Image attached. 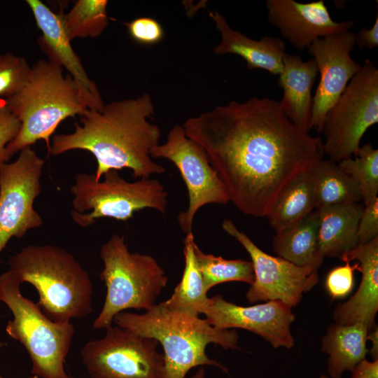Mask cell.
Instances as JSON below:
<instances>
[{
	"label": "cell",
	"mask_w": 378,
	"mask_h": 378,
	"mask_svg": "<svg viewBox=\"0 0 378 378\" xmlns=\"http://www.w3.org/2000/svg\"><path fill=\"white\" fill-rule=\"evenodd\" d=\"M206 153L242 213L266 217L279 193L323 159V141L299 129L279 102L252 97L230 101L182 125Z\"/></svg>",
	"instance_id": "cell-1"
},
{
	"label": "cell",
	"mask_w": 378,
	"mask_h": 378,
	"mask_svg": "<svg viewBox=\"0 0 378 378\" xmlns=\"http://www.w3.org/2000/svg\"><path fill=\"white\" fill-rule=\"evenodd\" d=\"M154 113L149 93L108 103L101 111L87 108L72 133L53 136L48 153L89 151L97 161L96 181L110 170L124 168L131 169L134 178L162 174L164 167L150 155L161 136L160 127L148 121Z\"/></svg>",
	"instance_id": "cell-2"
},
{
	"label": "cell",
	"mask_w": 378,
	"mask_h": 378,
	"mask_svg": "<svg viewBox=\"0 0 378 378\" xmlns=\"http://www.w3.org/2000/svg\"><path fill=\"white\" fill-rule=\"evenodd\" d=\"M113 321L120 328L161 344L164 378H185L192 368L205 365L217 366L228 373L222 364L206 356V346L213 343L225 349L238 348L239 336L234 330L215 328L199 316L170 309L162 302L141 314L122 312Z\"/></svg>",
	"instance_id": "cell-3"
},
{
	"label": "cell",
	"mask_w": 378,
	"mask_h": 378,
	"mask_svg": "<svg viewBox=\"0 0 378 378\" xmlns=\"http://www.w3.org/2000/svg\"><path fill=\"white\" fill-rule=\"evenodd\" d=\"M9 270L21 284L38 291V305L52 321L71 322L92 311L93 285L82 265L64 248L29 245L8 260Z\"/></svg>",
	"instance_id": "cell-4"
},
{
	"label": "cell",
	"mask_w": 378,
	"mask_h": 378,
	"mask_svg": "<svg viewBox=\"0 0 378 378\" xmlns=\"http://www.w3.org/2000/svg\"><path fill=\"white\" fill-rule=\"evenodd\" d=\"M4 104L20 122L18 135L6 146L10 158L41 139L49 150L50 137L59 124L88 108L73 78L64 76L57 63L43 59L31 66L25 85Z\"/></svg>",
	"instance_id": "cell-5"
},
{
	"label": "cell",
	"mask_w": 378,
	"mask_h": 378,
	"mask_svg": "<svg viewBox=\"0 0 378 378\" xmlns=\"http://www.w3.org/2000/svg\"><path fill=\"white\" fill-rule=\"evenodd\" d=\"M21 284L10 270L0 275V302L13 315L6 324V333L27 351L34 376L73 378L64 369L75 332L73 324L56 322L48 317L37 303L22 294Z\"/></svg>",
	"instance_id": "cell-6"
},
{
	"label": "cell",
	"mask_w": 378,
	"mask_h": 378,
	"mask_svg": "<svg viewBox=\"0 0 378 378\" xmlns=\"http://www.w3.org/2000/svg\"><path fill=\"white\" fill-rule=\"evenodd\" d=\"M103 269L100 278L106 294L102 309L92 323L94 329L106 328L114 317L128 309L148 310L167 284L168 278L150 255L131 253L118 234L102 246Z\"/></svg>",
	"instance_id": "cell-7"
},
{
	"label": "cell",
	"mask_w": 378,
	"mask_h": 378,
	"mask_svg": "<svg viewBox=\"0 0 378 378\" xmlns=\"http://www.w3.org/2000/svg\"><path fill=\"white\" fill-rule=\"evenodd\" d=\"M103 176L102 181H96L94 174L86 173L75 176L71 188L74 196L71 216L80 227H89L101 218L126 221L144 209L166 212L168 194L158 179L130 182L117 170H110Z\"/></svg>",
	"instance_id": "cell-8"
},
{
	"label": "cell",
	"mask_w": 378,
	"mask_h": 378,
	"mask_svg": "<svg viewBox=\"0 0 378 378\" xmlns=\"http://www.w3.org/2000/svg\"><path fill=\"white\" fill-rule=\"evenodd\" d=\"M378 122V69L366 59L326 113L323 153L338 163L352 158L367 130Z\"/></svg>",
	"instance_id": "cell-9"
},
{
	"label": "cell",
	"mask_w": 378,
	"mask_h": 378,
	"mask_svg": "<svg viewBox=\"0 0 378 378\" xmlns=\"http://www.w3.org/2000/svg\"><path fill=\"white\" fill-rule=\"evenodd\" d=\"M102 338L80 350L91 378H164V355L158 342L118 326H108Z\"/></svg>",
	"instance_id": "cell-10"
},
{
	"label": "cell",
	"mask_w": 378,
	"mask_h": 378,
	"mask_svg": "<svg viewBox=\"0 0 378 378\" xmlns=\"http://www.w3.org/2000/svg\"><path fill=\"white\" fill-rule=\"evenodd\" d=\"M152 158H164L178 169L188 191V204L178 215L181 229L192 232L197 212L209 204H225L230 202L226 188L210 164L204 148L189 138L182 125H174L166 141L150 151Z\"/></svg>",
	"instance_id": "cell-11"
},
{
	"label": "cell",
	"mask_w": 378,
	"mask_h": 378,
	"mask_svg": "<svg viewBox=\"0 0 378 378\" xmlns=\"http://www.w3.org/2000/svg\"><path fill=\"white\" fill-rule=\"evenodd\" d=\"M44 163L27 146L15 162L0 167V254L12 237L20 238L43 224L34 202L41 190Z\"/></svg>",
	"instance_id": "cell-12"
},
{
	"label": "cell",
	"mask_w": 378,
	"mask_h": 378,
	"mask_svg": "<svg viewBox=\"0 0 378 378\" xmlns=\"http://www.w3.org/2000/svg\"><path fill=\"white\" fill-rule=\"evenodd\" d=\"M223 230L234 238L249 254L254 281L246 294L249 303L280 301L290 307L300 302L304 293L318 282V270L299 267L261 250L231 220H224Z\"/></svg>",
	"instance_id": "cell-13"
},
{
	"label": "cell",
	"mask_w": 378,
	"mask_h": 378,
	"mask_svg": "<svg viewBox=\"0 0 378 378\" xmlns=\"http://www.w3.org/2000/svg\"><path fill=\"white\" fill-rule=\"evenodd\" d=\"M355 34L350 30L315 40L308 52L315 60L320 80L312 98L309 130L321 133L324 118L361 65L351 57Z\"/></svg>",
	"instance_id": "cell-14"
},
{
	"label": "cell",
	"mask_w": 378,
	"mask_h": 378,
	"mask_svg": "<svg viewBox=\"0 0 378 378\" xmlns=\"http://www.w3.org/2000/svg\"><path fill=\"white\" fill-rule=\"evenodd\" d=\"M202 314L215 328L247 330L260 336L274 348L290 349L295 345L290 332L295 315L291 307L280 301L270 300L243 307L216 295L208 298Z\"/></svg>",
	"instance_id": "cell-15"
},
{
	"label": "cell",
	"mask_w": 378,
	"mask_h": 378,
	"mask_svg": "<svg viewBox=\"0 0 378 378\" xmlns=\"http://www.w3.org/2000/svg\"><path fill=\"white\" fill-rule=\"evenodd\" d=\"M266 8L268 21L298 50L319 38L350 30L354 24L352 20L334 21L323 0H267Z\"/></svg>",
	"instance_id": "cell-16"
},
{
	"label": "cell",
	"mask_w": 378,
	"mask_h": 378,
	"mask_svg": "<svg viewBox=\"0 0 378 378\" xmlns=\"http://www.w3.org/2000/svg\"><path fill=\"white\" fill-rule=\"evenodd\" d=\"M37 27L42 35L38 38L41 50L48 59L69 72L78 85L88 108L101 111L104 104L96 83L88 76L82 62L66 35L59 14L39 0H27Z\"/></svg>",
	"instance_id": "cell-17"
},
{
	"label": "cell",
	"mask_w": 378,
	"mask_h": 378,
	"mask_svg": "<svg viewBox=\"0 0 378 378\" xmlns=\"http://www.w3.org/2000/svg\"><path fill=\"white\" fill-rule=\"evenodd\" d=\"M340 259L344 262L357 261L362 276L353 296L336 306L332 315L335 323L346 326L360 323L370 331L375 327L378 311V237L357 245Z\"/></svg>",
	"instance_id": "cell-18"
},
{
	"label": "cell",
	"mask_w": 378,
	"mask_h": 378,
	"mask_svg": "<svg viewBox=\"0 0 378 378\" xmlns=\"http://www.w3.org/2000/svg\"><path fill=\"white\" fill-rule=\"evenodd\" d=\"M209 15L220 35L219 43L214 48L216 54L237 55L246 61L249 69H261L274 75L281 72L286 53L282 39L267 36L254 40L233 29L218 11H211Z\"/></svg>",
	"instance_id": "cell-19"
},
{
	"label": "cell",
	"mask_w": 378,
	"mask_h": 378,
	"mask_svg": "<svg viewBox=\"0 0 378 378\" xmlns=\"http://www.w3.org/2000/svg\"><path fill=\"white\" fill-rule=\"evenodd\" d=\"M318 73L313 58L303 61L300 55H284L278 81L284 94L279 102L285 115L306 132H309L312 90Z\"/></svg>",
	"instance_id": "cell-20"
},
{
	"label": "cell",
	"mask_w": 378,
	"mask_h": 378,
	"mask_svg": "<svg viewBox=\"0 0 378 378\" xmlns=\"http://www.w3.org/2000/svg\"><path fill=\"white\" fill-rule=\"evenodd\" d=\"M363 206L351 203L317 210L318 241L323 258H340L358 245V226Z\"/></svg>",
	"instance_id": "cell-21"
},
{
	"label": "cell",
	"mask_w": 378,
	"mask_h": 378,
	"mask_svg": "<svg viewBox=\"0 0 378 378\" xmlns=\"http://www.w3.org/2000/svg\"><path fill=\"white\" fill-rule=\"evenodd\" d=\"M369 332L360 323L328 326L322 339L321 350L329 356L328 373L331 378H341L344 372L351 371L365 358Z\"/></svg>",
	"instance_id": "cell-22"
},
{
	"label": "cell",
	"mask_w": 378,
	"mask_h": 378,
	"mask_svg": "<svg viewBox=\"0 0 378 378\" xmlns=\"http://www.w3.org/2000/svg\"><path fill=\"white\" fill-rule=\"evenodd\" d=\"M273 248L279 257L295 265L318 270L324 258L318 246L317 210L276 232L273 238Z\"/></svg>",
	"instance_id": "cell-23"
},
{
	"label": "cell",
	"mask_w": 378,
	"mask_h": 378,
	"mask_svg": "<svg viewBox=\"0 0 378 378\" xmlns=\"http://www.w3.org/2000/svg\"><path fill=\"white\" fill-rule=\"evenodd\" d=\"M311 169L296 177L279 193L266 216L276 233L298 223L315 209Z\"/></svg>",
	"instance_id": "cell-24"
},
{
	"label": "cell",
	"mask_w": 378,
	"mask_h": 378,
	"mask_svg": "<svg viewBox=\"0 0 378 378\" xmlns=\"http://www.w3.org/2000/svg\"><path fill=\"white\" fill-rule=\"evenodd\" d=\"M315 194V209L358 203L362 200L358 183L337 163L321 160L311 169Z\"/></svg>",
	"instance_id": "cell-25"
},
{
	"label": "cell",
	"mask_w": 378,
	"mask_h": 378,
	"mask_svg": "<svg viewBox=\"0 0 378 378\" xmlns=\"http://www.w3.org/2000/svg\"><path fill=\"white\" fill-rule=\"evenodd\" d=\"M194 242L192 232L186 234L183 241L185 267L181 280L174 288L171 297L162 302L170 309L199 316L202 314L209 298L196 263L193 251Z\"/></svg>",
	"instance_id": "cell-26"
},
{
	"label": "cell",
	"mask_w": 378,
	"mask_h": 378,
	"mask_svg": "<svg viewBox=\"0 0 378 378\" xmlns=\"http://www.w3.org/2000/svg\"><path fill=\"white\" fill-rule=\"evenodd\" d=\"M106 0H78L69 12L58 13L69 39L96 38L108 24Z\"/></svg>",
	"instance_id": "cell-27"
},
{
	"label": "cell",
	"mask_w": 378,
	"mask_h": 378,
	"mask_svg": "<svg viewBox=\"0 0 378 378\" xmlns=\"http://www.w3.org/2000/svg\"><path fill=\"white\" fill-rule=\"evenodd\" d=\"M193 251L197 267L206 292L212 287L229 281H242L251 285L254 281L251 261L227 260L221 256L205 253L195 241Z\"/></svg>",
	"instance_id": "cell-28"
},
{
	"label": "cell",
	"mask_w": 378,
	"mask_h": 378,
	"mask_svg": "<svg viewBox=\"0 0 378 378\" xmlns=\"http://www.w3.org/2000/svg\"><path fill=\"white\" fill-rule=\"evenodd\" d=\"M354 156L342 160L337 164L358 183L365 205L377 197L378 150L367 143L360 146Z\"/></svg>",
	"instance_id": "cell-29"
},
{
	"label": "cell",
	"mask_w": 378,
	"mask_h": 378,
	"mask_svg": "<svg viewBox=\"0 0 378 378\" xmlns=\"http://www.w3.org/2000/svg\"><path fill=\"white\" fill-rule=\"evenodd\" d=\"M31 66L25 58L10 52L0 54V96L10 97L25 85Z\"/></svg>",
	"instance_id": "cell-30"
},
{
	"label": "cell",
	"mask_w": 378,
	"mask_h": 378,
	"mask_svg": "<svg viewBox=\"0 0 378 378\" xmlns=\"http://www.w3.org/2000/svg\"><path fill=\"white\" fill-rule=\"evenodd\" d=\"M358 270L356 262L351 265L346 262L344 265L331 270L326 279V288L332 299L344 298L352 290L354 284V272Z\"/></svg>",
	"instance_id": "cell-31"
},
{
	"label": "cell",
	"mask_w": 378,
	"mask_h": 378,
	"mask_svg": "<svg viewBox=\"0 0 378 378\" xmlns=\"http://www.w3.org/2000/svg\"><path fill=\"white\" fill-rule=\"evenodd\" d=\"M129 34L136 42L144 45L159 43L164 37V29L156 20L148 18H138L127 24Z\"/></svg>",
	"instance_id": "cell-32"
},
{
	"label": "cell",
	"mask_w": 378,
	"mask_h": 378,
	"mask_svg": "<svg viewBox=\"0 0 378 378\" xmlns=\"http://www.w3.org/2000/svg\"><path fill=\"white\" fill-rule=\"evenodd\" d=\"M358 245L378 237V197L364 205L358 226Z\"/></svg>",
	"instance_id": "cell-33"
},
{
	"label": "cell",
	"mask_w": 378,
	"mask_h": 378,
	"mask_svg": "<svg viewBox=\"0 0 378 378\" xmlns=\"http://www.w3.org/2000/svg\"><path fill=\"white\" fill-rule=\"evenodd\" d=\"M20 128L18 118L5 104L0 105V167L10 159L6 146L18 135Z\"/></svg>",
	"instance_id": "cell-34"
},
{
	"label": "cell",
	"mask_w": 378,
	"mask_h": 378,
	"mask_svg": "<svg viewBox=\"0 0 378 378\" xmlns=\"http://www.w3.org/2000/svg\"><path fill=\"white\" fill-rule=\"evenodd\" d=\"M355 44L360 48L373 49L378 46V15L372 27L368 29L362 27L354 36Z\"/></svg>",
	"instance_id": "cell-35"
},
{
	"label": "cell",
	"mask_w": 378,
	"mask_h": 378,
	"mask_svg": "<svg viewBox=\"0 0 378 378\" xmlns=\"http://www.w3.org/2000/svg\"><path fill=\"white\" fill-rule=\"evenodd\" d=\"M351 371V378H378V360L369 361L365 358Z\"/></svg>",
	"instance_id": "cell-36"
},
{
	"label": "cell",
	"mask_w": 378,
	"mask_h": 378,
	"mask_svg": "<svg viewBox=\"0 0 378 378\" xmlns=\"http://www.w3.org/2000/svg\"><path fill=\"white\" fill-rule=\"evenodd\" d=\"M368 340H370L372 347L368 350V352L373 360H378V329L374 327L368 334Z\"/></svg>",
	"instance_id": "cell-37"
},
{
	"label": "cell",
	"mask_w": 378,
	"mask_h": 378,
	"mask_svg": "<svg viewBox=\"0 0 378 378\" xmlns=\"http://www.w3.org/2000/svg\"><path fill=\"white\" fill-rule=\"evenodd\" d=\"M190 378H204V370L203 368H200L196 373Z\"/></svg>",
	"instance_id": "cell-38"
},
{
	"label": "cell",
	"mask_w": 378,
	"mask_h": 378,
	"mask_svg": "<svg viewBox=\"0 0 378 378\" xmlns=\"http://www.w3.org/2000/svg\"><path fill=\"white\" fill-rule=\"evenodd\" d=\"M6 346V344L0 340V349Z\"/></svg>",
	"instance_id": "cell-39"
},
{
	"label": "cell",
	"mask_w": 378,
	"mask_h": 378,
	"mask_svg": "<svg viewBox=\"0 0 378 378\" xmlns=\"http://www.w3.org/2000/svg\"><path fill=\"white\" fill-rule=\"evenodd\" d=\"M0 378H4V377H2L0 375ZM29 378H38V377L33 375V376L30 377Z\"/></svg>",
	"instance_id": "cell-40"
},
{
	"label": "cell",
	"mask_w": 378,
	"mask_h": 378,
	"mask_svg": "<svg viewBox=\"0 0 378 378\" xmlns=\"http://www.w3.org/2000/svg\"><path fill=\"white\" fill-rule=\"evenodd\" d=\"M321 378H329V377H328L327 376L323 375L321 377Z\"/></svg>",
	"instance_id": "cell-41"
},
{
	"label": "cell",
	"mask_w": 378,
	"mask_h": 378,
	"mask_svg": "<svg viewBox=\"0 0 378 378\" xmlns=\"http://www.w3.org/2000/svg\"><path fill=\"white\" fill-rule=\"evenodd\" d=\"M0 43H1V38H0Z\"/></svg>",
	"instance_id": "cell-42"
},
{
	"label": "cell",
	"mask_w": 378,
	"mask_h": 378,
	"mask_svg": "<svg viewBox=\"0 0 378 378\" xmlns=\"http://www.w3.org/2000/svg\"><path fill=\"white\" fill-rule=\"evenodd\" d=\"M74 378V377H73Z\"/></svg>",
	"instance_id": "cell-43"
}]
</instances>
